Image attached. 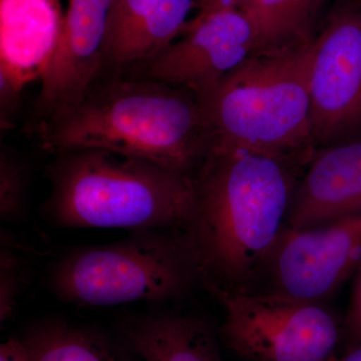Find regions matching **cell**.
Wrapping results in <instances>:
<instances>
[{"instance_id":"6da1fadb","label":"cell","mask_w":361,"mask_h":361,"mask_svg":"<svg viewBox=\"0 0 361 361\" xmlns=\"http://www.w3.org/2000/svg\"><path fill=\"white\" fill-rule=\"evenodd\" d=\"M300 156L210 149L185 227L202 285L247 289L286 226Z\"/></svg>"},{"instance_id":"7a4b0ae2","label":"cell","mask_w":361,"mask_h":361,"mask_svg":"<svg viewBox=\"0 0 361 361\" xmlns=\"http://www.w3.org/2000/svg\"><path fill=\"white\" fill-rule=\"evenodd\" d=\"M39 132L51 153L106 149L189 176L211 148L200 99L135 71L99 77L77 106L40 122Z\"/></svg>"},{"instance_id":"3957f363","label":"cell","mask_w":361,"mask_h":361,"mask_svg":"<svg viewBox=\"0 0 361 361\" xmlns=\"http://www.w3.org/2000/svg\"><path fill=\"white\" fill-rule=\"evenodd\" d=\"M49 179L42 209L59 227L185 229L193 211V176L106 149L61 152Z\"/></svg>"},{"instance_id":"277c9868","label":"cell","mask_w":361,"mask_h":361,"mask_svg":"<svg viewBox=\"0 0 361 361\" xmlns=\"http://www.w3.org/2000/svg\"><path fill=\"white\" fill-rule=\"evenodd\" d=\"M313 39L255 51L202 101L211 148L300 156L313 142L310 75Z\"/></svg>"},{"instance_id":"5b68a950","label":"cell","mask_w":361,"mask_h":361,"mask_svg":"<svg viewBox=\"0 0 361 361\" xmlns=\"http://www.w3.org/2000/svg\"><path fill=\"white\" fill-rule=\"evenodd\" d=\"M49 283L63 302L104 307L178 300L202 277L184 230L153 229L68 252L52 266Z\"/></svg>"},{"instance_id":"8992f818","label":"cell","mask_w":361,"mask_h":361,"mask_svg":"<svg viewBox=\"0 0 361 361\" xmlns=\"http://www.w3.org/2000/svg\"><path fill=\"white\" fill-rule=\"evenodd\" d=\"M204 288L224 310L221 337L244 360L329 361L338 353L343 322L324 303L271 291Z\"/></svg>"},{"instance_id":"52a82bcc","label":"cell","mask_w":361,"mask_h":361,"mask_svg":"<svg viewBox=\"0 0 361 361\" xmlns=\"http://www.w3.org/2000/svg\"><path fill=\"white\" fill-rule=\"evenodd\" d=\"M255 26L241 9L198 13L179 37L135 73L204 101L257 51Z\"/></svg>"},{"instance_id":"ba28073f","label":"cell","mask_w":361,"mask_h":361,"mask_svg":"<svg viewBox=\"0 0 361 361\" xmlns=\"http://www.w3.org/2000/svg\"><path fill=\"white\" fill-rule=\"evenodd\" d=\"M361 268V213L324 224L285 226L263 271L271 292L324 303Z\"/></svg>"},{"instance_id":"9c48e42d","label":"cell","mask_w":361,"mask_h":361,"mask_svg":"<svg viewBox=\"0 0 361 361\" xmlns=\"http://www.w3.org/2000/svg\"><path fill=\"white\" fill-rule=\"evenodd\" d=\"M313 42L311 133L329 146L361 123V6L336 9Z\"/></svg>"},{"instance_id":"30bf717a","label":"cell","mask_w":361,"mask_h":361,"mask_svg":"<svg viewBox=\"0 0 361 361\" xmlns=\"http://www.w3.org/2000/svg\"><path fill=\"white\" fill-rule=\"evenodd\" d=\"M115 0H70L51 65L40 78L42 122L77 106L106 68V40Z\"/></svg>"},{"instance_id":"8fae6325","label":"cell","mask_w":361,"mask_h":361,"mask_svg":"<svg viewBox=\"0 0 361 361\" xmlns=\"http://www.w3.org/2000/svg\"><path fill=\"white\" fill-rule=\"evenodd\" d=\"M361 213V139L325 146L297 182L286 226L302 229Z\"/></svg>"},{"instance_id":"7c38bea8","label":"cell","mask_w":361,"mask_h":361,"mask_svg":"<svg viewBox=\"0 0 361 361\" xmlns=\"http://www.w3.org/2000/svg\"><path fill=\"white\" fill-rule=\"evenodd\" d=\"M196 0H115L106 40V68L135 71L184 30Z\"/></svg>"},{"instance_id":"4fadbf2b","label":"cell","mask_w":361,"mask_h":361,"mask_svg":"<svg viewBox=\"0 0 361 361\" xmlns=\"http://www.w3.org/2000/svg\"><path fill=\"white\" fill-rule=\"evenodd\" d=\"M61 0H0V73L25 89L51 65L63 33Z\"/></svg>"},{"instance_id":"5bb4252c","label":"cell","mask_w":361,"mask_h":361,"mask_svg":"<svg viewBox=\"0 0 361 361\" xmlns=\"http://www.w3.org/2000/svg\"><path fill=\"white\" fill-rule=\"evenodd\" d=\"M122 331L145 361H223L217 336L199 316L157 312L130 316Z\"/></svg>"},{"instance_id":"9a60e30c","label":"cell","mask_w":361,"mask_h":361,"mask_svg":"<svg viewBox=\"0 0 361 361\" xmlns=\"http://www.w3.org/2000/svg\"><path fill=\"white\" fill-rule=\"evenodd\" d=\"M322 0H253L241 11L257 32L256 51L283 49L311 39L310 28Z\"/></svg>"},{"instance_id":"2e32d148","label":"cell","mask_w":361,"mask_h":361,"mask_svg":"<svg viewBox=\"0 0 361 361\" xmlns=\"http://www.w3.org/2000/svg\"><path fill=\"white\" fill-rule=\"evenodd\" d=\"M25 342L32 361H129L103 337L66 322L42 325Z\"/></svg>"},{"instance_id":"e0dca14e","label":"cell","mask_w":361,"mask_h":361,"mask_svg":"<svg viewBox=\"0 0 361 361\" xmlns=\"http://www.w3.org/2000/svg\"><path fill=\"white\" fill-rule=\"evenodd\" d=\"M30 280V264L16 240L0 234V322L13 317Z\"/></svg>"},{"instance_id":"ac0fdd59","label":"cell","mask_w":361,"mask_h":361,"mask_svg":"<svg viewBox=\"0 0 361 361\" xmlns=\"http://www.w3.org/2000/svg\"><path fill=\"white\" fill-rule=\"evenodd\" d=\"M28 169L16 154L7 149L0 153V217L18 222L25 216L27 206Z\"/></svg>"},{"instance_id":"d6986e66","label":"cell","mask_w":361,"mask_h":361,"mask_svg":"<svg viewBox=\"0 0 361 361\" xmlns=\"http://www.w3.org/2000/svg\"><path fill=\"white\" fill-rule=\"evenodd\" d=\"M23 90L11 78L7 77L6 73H0V122L2 130L11 129L13 126L11 118L16 113Z\"/></svg>"},{"instance_id":"ffe728a7","label":"cell","mask_w":361,"mask_h":361,"mask_svg":"<svg viewBox=\"0 0 361 361\" xmlns=\"http://www.w3.org/2000/svg\"><path fill=\"white\" fill-rule=\"evenodd\" d=\"M343 331L348 343L361 341V268L357 272L348 313L343 320Z\"/></svg>"},{"instance_id":"44dd1931","label":"cell","mask_w":361,"mask_h":361,"mask_svg":"<svg viewBox=\"0 0 361 361\" xmlns=\"http://www.w3.org/2000/svg\"><path fill=\"white\" fill-rule=\"evenodd\" d=\"M0 361H32L25 341L11 338L0 346Z\"/></svg>"},{"instance_id":"7402d4cb","label":"cell","mask_w":361,"mask_h":361,"mask_svg":"<svg viewBox=\"0 0 361 361\" xmlns=\"http://www.w3.org/2000/svg\"><path fill=\"white\" fill-rule=\"evenodd\" d=\"M253 0H196L198 13H210L221 9H242Z\"/></svg>"},{"instance_id":"603a6c76","label":"cell","mask_w":361,"mask_h":361,"mask_svg":"<svg viewBox=\"0 0 361 361\" xmlns=\"http://www.w3.org/2000/svg\"><path fill=\"white\" fill-rule=\"evenodd\" d=\"M329 361H361V341L348 343L343 353H337Z\"/></svg>"}]
</instances>
